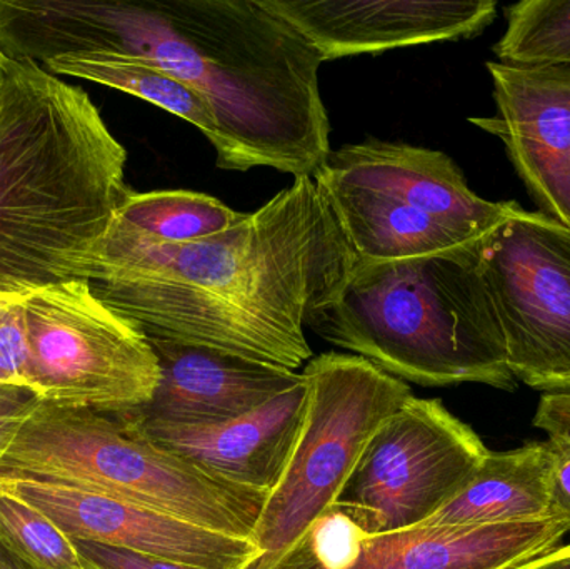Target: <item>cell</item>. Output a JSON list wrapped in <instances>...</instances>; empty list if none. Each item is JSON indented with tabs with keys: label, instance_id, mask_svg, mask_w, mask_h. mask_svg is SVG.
<instances>
[{
	"label": "cell",
	"instance_id": "obj_19",
	"mask_svg": "<svg viewBox=\"0 0 570 569\" xmlns=\"http://www.w3.org/2000/svg\"><path fill=\"white\" fill-rule=\"evenodd\" d=\"M53 76L76 77L130 94L193 124L207 137L217 154V166L226 163L227 146L216 114L197 90L169 73L129 57L114 53H72L42 63Z\"/></svg>",
	"mask_w": 570,
	"mask_h": 569
},
{
	"label": "cell",
	"instance_id": "obj_4",
	"mask_svg": "<svg viewBox=\"0 0 570 569\" xmlns=\"http://www.w3.org/2000/svg\"><path fill=\"white\" fill-rule=\"evenodd\" d=\"M479 244L399 263H357L341 296L305 327L404 383L514 390Z\"/></svg>",
	"mask_w": 570,
	"mask_h": 569
},
{
	"label": "cell",
	"instance_id": "obj_14",
	"mask_svg": "<svg viewBox=\"0 0 570 569\" xmlns=\"http://www.w3.org/2000/svg\"><path fill=\"white\" fill-rule=\"evenodd\" d=\"M314 177L384 194L469 241L484 239L524 209L512 200L482 199L448 154L387 140L368 139L331 150Z\"/></svg>",
	"mask_w": 570,
	"mask_h": 569
},
{
	"label": "cell",
	"instance_id": "obj_10",
	"mask_svg": "<svg viewBox=\"0 0 570 569\" xmlns=\"http://www.w3.org/2000/svg\"><path fill=\"white\" fill-rule=\"evenodd\" d=\"M566 534L552 518L367 534L327 510L283 557L254 569H512L554 550Z\"/></svg>",
	"mask_w": 570,
	"mask_h": 569
},
{
	"label": "cell",
	"instance_id": "obj_3",
	"mask_svg": "<svg viewBox=\"0 0 570 569\" xmlns=\"http://www.w3.org/2000/svg\"><path fill=\"white\" fill-rule=\"evenodd\" d=\"M127 150L82 87L0 56V277L87 281L129 196Z\"/></svg>",
	"mask_w": 570,
	"mask_h": 569
},
{
	"label": "cell",
	"instance_id": "obj_29",
	"mask_svg": "<svg viewBox=\"0 0 570 569\" xmlns=\"http://www.w3.org/2000/svg\"><path fill=\"white\" fill-rule=\"evenodd\" d=\"M515 568H518V567H515ZM515 568H512V569H515Z\"/></svg>",
	"mask_w": 570,
	"mask_h": 569
},
{
	"label": "cell",
	"instance_id": "obj_27",
	"mask_svg": "<svg viewBox=\"0 0 570 569\" xmlns=\"http://www.w3.org/2000/svg\"><path fill=\"white\" fill-rule=\"evenodd\" d=\"M515 569H570V545H559L554 550Z\"/></svg>",
	"mask_w": 570,
	"mask_h": 569
},
{
	"label": "cell",
	"instance_id": "obj_15",
	"mask_svg": "<svg viewBox=\"0 0 570 569\" xmlns=\"http://www.w3.org/2000/svg\"><path fill=\"white\" fill-rule=\"evenodd\" d=\"M160 380L153 401L130 411L142 423L204 426L236 420L297 386L298 371L213 347L149 337Z\"/></svg>",
	"mask_w": 570,
	"mask_h": 569
},
{
	"label": "cell",
	"instance_id": "obj_13",
	"mask_svg": "<svg viewBox=\"0 0 570 569\" xmlns=\"http://www.w3.org/2000/svg\"><path fill=\"white\" fill-rule=\"evenodd\" d=\"M324 60L458 42L484 32L495 0H263Z\"/></svg>",
	"mask_w": 570,
	"mask_h": 569
},
{
	"label": "cell",
	"instance_id": "obj_20",
	"mask_svg": "<svg viewBox=\"0 0 570 569\" xmlns=\"http://www.w3.org/2000/svg\"><path fill=\"white\" fill-rule=\"evenodd\" d=\"M246 214L194 190H130L114 220L154 244H189L226 233Z\"/></svg>",
	"mask_w": 570,
	"mask_h": 569
},
{
	"label": "cell",
	"instance_id": "obj_21",
	"mask_svg": "<svg viewBox=\"0 0 570 569\" xmlns=\"http://www.w3.org/2000/svg\"><path fill=\"white\" fill-rule=\"evenodd\" d=\"M508 27L492 47L499 62L570 66V0H521L504 10Z\"/></svg>",
	"mask_w": 570,
	"mask_h": 569
},
{
	"label": "cell",
	"instance_id": "obj_5",
	"mask_svg": "<svg viewBox=\"0 0 570 569\" xmlns=\"http://www.w3.org/2000/svg\"><path fill=\"white\" fill-rule=\"evenodd\" d=\"M0 474L102 494L249 540L267 497L217 480L159 447L130 413L40 401L3 454Z\"/></svg>",
	"mask_w": 570,
	"mask_h": 569
},
{
	"label": "cell",
	"instance_id": "obj_2",
	"mask_svg": "<svg viewBox=\"0 0 570 569\" xmlns=\"http://www.w3.org/2000/svg\"><path fill=\"white\" fill-rule=\"evenodd\" d=\"M357 257L312 177L226 233L154 244L112 219L87 269L94 294L147 337L298 371L308 317L334 303Z\"/></svg>",
	"mask_w": 570,
	"mask_h": 569
},
{
	"label": "cell",
	"instance_id": "obj_17",
	"mask_svg": "<svg viewBox=\"0 0 570 569\" xmlns=\"http://www.w3.org/2000/svg\"><path fill=\"white\" fill-rule=\"evenodd\" d=\"M324 194L357 263L382 264L451 253L471 246L438 220L365 187L312 177Z\"/></svg>",
	"mask_w": 570,
	"mask_h": 569
},
{
	"label": "cell",
	"instance_id": "obj_24",
	"mask_svg": "<svg viewBox=\"0 0 570 569\" xmlns=\"http://www.w3.org/2000/svg\"><path fill=\"white\" fill-rule=\"evenodd\" d=\"M29 336L23 283L0 277V387L27 390Z\"/></svg>",
	"mask_w": 570,
	"mask_h": 569
},
{
	"label": "cell",
	"instance_id": "obj_7",
	"mask_svg": "<svg viewBox=\"0 0 570 569\" xmlns=\"http://www.w3.org/2000/svg\"><path fill=\"white\" fill-rule=\"evenodd\" d=\"M27 391L40 403L119 414L153 401L160 367L149 337L89 281L23 283Z\"/></svg>",
	"mask_w": 570,
	"mask_h": 569
},
{
	"label": "cell",
	"instance_id": "obj_22",
	"mask_svg": "<svg viewBox=\"0 0 570 569\" xmlns=\"http://www.w3.org/2000/svg\"><path fill=\"white\" fill-rule=\"evenodd\" d=\"M0 548L29 569H86L76 541L42 513L2 491Z\"/></svg>",
	"mask_w": 570,
	"mask_h": 569
},
{
	"label": "cell",
	"instance_id": "obj_25",
	"mask_svg": "<svg viewBox=\"0 0 570 569\" xmlns=\"http://www.w3.org/2000/svg\"><path fill=\"white\" fill-rule=\"evenodd\" d=\"M76 547L86 569H203L87 541H76Z\"/></svg>",
	"mask_w": 570,
	"mask_h": 569
},
{
	"label": "cell",
	"instance_id": "obj_28",
	"mask_svg": "<svg viewBox=\"0 0 570 569\" xmlns=\"http://www.w3.org/2000/svg\"><path fill=\"white\" fill-rule=\"evenodd\" d=\"M0 569H29L0 548Z\"/></svg>",
	"mask_w": 570,
	"mask_h": 569
},
{
	"label": "cell",
	"instance_id": "obj_26",
	"mask_svg": "<svg viewBox=\"0 0 570 569\" xmlns=\"http://www.w3.org/2000/svg\"><path fill=\"white\" fill-rule=\"evenodd\" d=\"M39 400L22 387H0V463Z\"/></svg>",
	"mask_w": 570,
	"mask_h": 569
},
{
	"label": "cell",
	"instance_id": "obj_6",
	"mask_svg": "<svg viewBox=\"0 0 570 569\" xmlns=\"http://www.w3.org/2000/svg\"><path fill=\"white\" fill-rule=\"evenodd\" d=\"M304 418L283 477L261 510L253 541L266 567L335 503L382 424L412 396L404 381L354 354L314 356L301 371Z\"/></svg>",
	"mask_w": 570,
	"mask_h": 569
},
{
	"label": "cell",
	"instance_id": "obj_18",
	"mask_svg": "<svg viewBox=\"0 0 570 569\" xmlns=\"http://www.w3.org/2000/svg\"><path fill=\"white\" fill-rule=\"evenodd\" d=\"M551 453L548 443H529L492 453L462 490L422 527H492L549 520Z\"/></svg>",
	"mask_w": 570,
	"mask_h": 569
},
{
	"label": "cell",
	"instance_id": "obj_16",
	"mask_svg": "<svg viewBox=\"0 0 570 569\" xmlns=\"http://www.w3.org/2000/svg\"><path fill=\"white\" fill-rule=\"evenodd\" d=\"M304 376L292 390L236 420L204 426L137 421L159 447L199 467L217 480L269 494L283 477L304 418Z\"/></svg>",
	"mask_w": 570,
	"mask_h": 569
},
{
	"label": "cell",
	"instance_id": "obj_11",
	"mask_svg": "<svg viewBox=\"0 0 570 569\" xmlns=\"http://www.w3.org/2000/svg\"><path fill=\"white\" fill-rule=\"evenodd\" d=\"M0 491L29 504L73 541L104 545L203 569H249L261 558L233 537L102 494L36 478L0 474Z\"/></svg>",
	"mask_w": 570,
	"mask_h": 569
},
{
	"label": "cell",
	"instance_id": "obj_23",
	"mask_svg": "<svg viewBox=\"0 0 570 569\" xmlns=\"http://www.w3.org/2000/svg\"><path fill=\"white\" fill-rule=\"evenodd\" d=\"M535 428L549 434L551 507L549 517L570 531V391L548 393L535 411Z\"/></svg>",
	"mask_w": 570,
	"mask_h": 569
},
{
	"label": "cell",
	"instance_id": "obj_9",
	"mask_svg": "<svg viewBox=\"0 0 570 569\" xmlns=\"http://www.w3.org/2000/svg\"><path fill=\"white\" fill-rule=\"evenodd\" d=\"M479 263L515 380L570 391V229L522 209L479 244Z\"/></svg>",
	"mask_w": 570,
	"mask_h": 569
},
{
	"label": "cell",
	"instance_id": "obj_1",
	"mask_svg": "<svg viewBox=\"0 0 570 569\" xmlns=\"http://www.w3.org/2000/svg\"><path fill=\"white\" fill-rule=\"evenodd\" d=\"M114 53L169 73L213 107L220 169L314 177L331 154L324 57L263 0H0V56Z\"/></svg>",
	"mask_w": 570,
	"mask_h": 569
},
{
	"label": "cell",
	"instance_id": "obj_12",
	"mask_svg": "<svg viewBox=\"0 0 570 569\" xmlns=\"http://www.w3.org/2000/svg\"><path fill=\"white\" fill-rule=\"evenodd\" d=\"M485 67L495 114L469 122L501 139L539 213L570 229V66Z\"/></svg>",
	"mask_w": 570,
	"mask_h": 569
},
{
	"label": "cell",
	"instance_id": "obj_8",
	"mask_svg": "<svg viewBox=\"0 0 570 569\" xmlns=\"http://www.w3.org/2000/svg\"><path fill=\"white\" fill-rule=\"evenodd\" d=\"M489 450L441 400L412 394L372 438L328 510L367 534L422 527L444 508Z\"/></svg>",
	"mask_w": 570,
	"mask_h": 569
}]
</instances>
